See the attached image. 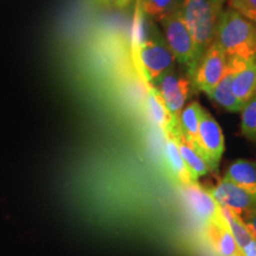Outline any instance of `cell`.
Here are the masks:
<instances>
[{
  "label": "cell",
  "instance_id": "ffe728a7",
  "mask_svg": "<svg viewBox=\"0 0 256 256\" xmlns=\"http://www.w3.org/2000/svg\"><path fill=\"white\" fill-rule=\"evenodd\" d=\"M179 8V0H144V11L147 16L162 20Z\"/></svg>",
  "mask_w": 256,
  "mask_h": 256
},
{
  "label": "cell",
  "instance_id": "7c38bea8",
  "mask_svg": "<svg viewBox=\"0 0 256 256\" xmlns=\"http://www.w3.org/2000/svg\"><path fill=\"white\" fill-rule=\"evenodd\" d=\"M165 164L168 168L170 176L174 178V180L183 186V185L198 183L192 178V176L188 171V166L185 165L180 153H179L177 142L171 134H165Z\"/></svg>",
  "mask_w": 256,
  "mask_h": 256
},
{
  "label": "cell",
  "instance_id": "7a4b0ae2",
  "mask_svg": "<svg viewBox=\"0 0 256 256\" xmlns=\"http://www.w3.org/2000/svg\"><path fill=\"white\" fill-rule=\"evenodd\" d=\"M223 2V0H183L179 4L180 17L194 40L198 62L215 38Z\"/></svg>",
  "mask_w": 256,
  "mask_h": 256
},
{
  "label": "cell",
  "instance_id": "5b68a950",
  "mask_svg": "<svg viewBox=\"0 0 256 256\" xmlns=\"http://www.w3.org/2000/svg\"><path fill=\"white\" fill-rule=\"evenodd\" d=\"M226 64H228L226 56L215 42H212L200 57L196 69L192 74V86L197 90L206 92L209 96L215 89L217 83L223 78Z\"/></svg>",
  "mask_w": 256,
  "mask_h": 256
},
{
  "label": "cell",
  "instance_id": "d4e9b609",
  "mask_svg": "<svg viewBox=\"0 0 256 256\" xmlns=\"http://www.w3.org/2000/svg\"><path fill=\"white\" fill-rule=\"evenodd\" d=\"M223 2H224V0H223Z\"/></svg>",
  "mask_w": 256,
  "mask_h": 256
},
{
  "label": "cell",
  "instance_id": "d6986e66",
  "mask_svg": "<svg viewBox=\"0 0 256 256\" xmlns=\"http://www.w3.org/2000/svg\"><path fill=\"white\" fill-rule=\"evenodd\" d=\"M241 133L247 139L256 142V92L241 110Z\"/></svg>",
  "mask_w": 256,
  "mask_h": 256
},
{
  "label": "cell",
  "instance_id": "2e32d148",
  "mask_svg": "<svg viewBox=\"0 0 256 256\" xmlns=\"http://www.w3.org/2000/svg\"><path fill=\"white\" fill-rule=\"evenodd\" d=\"M232 70L230 68L229 64H226V69L223 78L217 83V86L209 95V98H212L223 110L232 112V113H238V112L242 110L243 104L234 95L232 90Z\"/></svg>",
  "mask_w": 256,
  "mask_h": 256
},
{
  "label": "cell",
  "instance_id": "9c48e42d",
  "mask_svg": "<svg viewBox=\"0 0 256 256\" xmlns=\"http://www.w3.org/2000/svg\"><path fill=\"white\" fill-rule=\"evenodd\" d=\"M185 203L192 215L206 226V223L222 220L220 206L211 196L210 191L200 186L198 183H192L182 186Z\"/></svg>",
  "mask_w": 256,
  "mask_h": 256
},
{
  "label": "cell",
  "instance_id": "603a6c76",
  "mask_svg": "<svg viewBox=\"0 0 256 256\" xmlns=\"http://www.w3.org/2000/svg\"><path fill=\"white\" fill-rule=\"evenodd\" d=\"M243 256H256V240L252 238L247 244L241 249Z\"/></svg>",
  "mask_w": 256,
  "mask_h": 256
},
{
  "label": "cell",
  "instance_id": "44dd1931",
  "mask_svg": "<svg viewBox=\"0 0 256 256\" xmlns=\"http://www.w3.org/2000/svg\"><path fill=\"white\" fill-rule=\"evenodd\" d=\"M230 8L256 23V0H228Z\"/></svg>",
  "mask_w": 256,
  "mask_h": 256
},
{
  "label": "cell",
  "instance_id": "5bb4252c",
  "mask_svg": "<svg viewBox=\"0 0 256 256\" xmlns=\"http://www.w3.org/2000/svg\"><path fill=\"white\" fill-rule=\"evenodd\" d=\"M147 106H148V113L151 119L153 120V122L164 132V134L176 136V134L180 132L179 124L177 121H174V118L171 116L164 101L162 100L158 92L153 88L148 92Z\"/></svg>",
  "mask_w": 256,
  "mask_h": 256
},
{
  "label": "cell",
  "instance_id": "9a60e30c",
  "mask_svg": "<svg viewBox=\"0 0 256 256\" xmlns=\"http://www.w3.org/2000/svg\"><path fill=\"white\" fill-rule=\"evenodd\" d=\"M172 136L176 139L179 153H180L185 165L188 166L192 178L196 182H198V178L204 177V176L209 174L211 170L209 168V165H208V162H206V159H204L203 156L197 152V150L191 145V142L183 136L182 130L176 134V136Z\"/></svg>",
  "mask_w": 256,
  "mask_h": 256
},
{
  "label": "cell",
  "instance_id": "4fadbf2b",
  "mask_svg": "<svg viewBox=\"0 0 256 256\" xmlns=\"http://www.w3.org/2000/svg\"><path fill=\"white\" fill-rule=\"evenodd\" d=\"M223 178L236 186L256 194V162L252 160H235L228 166Z\"/></svg>",
  "mask_w": 256,
  "mask_h": 256
},
{
  "label": "cell",
  "instance_id": "cb8c5ba5",
  "mask_svg": "<svg viewBox=\"0 0 256 256\" xmlns=\"http://www.w3.org/2000/svg\"><path fill=\"white\" fill-rule=\"evenodd\" d=\"M102 2L108 6H112V8H124L126 6L130 5V0H101Z\"/></svg>",
  "mask_w": 256,
  "mask_h": 256
},
{
  "label": "cell",
  "instance_id": "277c9868",
  "mask_svg": "<svg viewBox=\"0 0 256 256\" xmlns=\"http://www.w3.org/2000/svg\"><path fill=\"white\" fill-rule=\"evenodd\" d=\"M150 82H151L152 88L164 101L171 116L178 122L179 115L185 107L188 94H190L192 86L190 76L188 74L184 75L183 72L174 68Z\"/></svg>",
  "mask_w": 256,
  "mask_h": 256
},
{
  "label": "cell",
  "instance_id": "7402d4cb",
  "mask_svg": "<svg viewBox=\"0 0 256 256\" xmlns=\"http://www.w3.org/2000/svg\"><path fill=\"white\" fill-rule=\"evenodd\" d=\"M242 220L246 223V226H248V229L250 230L252 238L256 240V210L246 214L244 216H242Z\"/></svg>",
  "mask_w": 256,
  "mask_h": 256
},
{
  "label": "cell",
  "instance_id": "e0dca14e",
  "mask_svg": "<svg viewBox=\"0 0 256 256\" xmlns=\"http://www.w3.org/2000/svg\"><path fill=\"white\" fill-rule=\"evenodd\" d=\"M202 108L203 107H200V104L197 101H192L183 108L178 119L179 128H180L182 133L191 142V145L197 150L198 153H200V151H198L197 134Z\"/></svg>",
  "mask_w": 256,
  "mask_h": 256
},
{
  "label": "cell",
  "instance_id": "6da1fadb",
  "mask_svg": "<svg viewBox=\"0 0 256 256\" xmlns=\"http://www.w3.org/2000/svg\"><path fill=\"white\" fill-rule=\"evenodd\" d=\"M214 42L226 58L250 60L256 56V25L235 10L222 12Z\"/></svg>",
  "mask_w": 256,
  "mask_h": 256
},
{
  "label": "cell",
  "instance_id": "30bf717a",
  "mask_svg": "<svg viewBox=\"0 0 256 256\" xmlns=\"http://www.w3.org/2000/svg\"><path fill=\"white\" fill-rule=\"evenodd\" d=\"M228 64L232 70V90L244 106L256 92V56L250 60L229 58Z\"/></svg>",
  "mask_w": 256,
  "mask_h": 256
},
{
  "label": "cell",
  "instance_id": "8fae6325",
  "mask_svg": "<svg viewBox=\"0 0 256 256\" xmlns=\"http://www.w3.org/2000/svg\"><path fill=\"white\" fill-rule=\"evenodd\" d=\"M206 235L217 256H243L224 220L206 224Z\"/></svg>",
  "mask_w": 256,
  "mask_h": 256
},
{
  "label": "cell",
  "instance_id": "52a82bcc",
  "mask_svg": "<svg viewBox=\"0 0 256 256\" xmlns=\"http://www.w3.org/2000/svg\"><path fill=\"white\" fill-rule=\"evenodd\" d=\"M198 151L206 159L212 172L218 170V164L224 153V136L222 128L209 112L202 108L197 134Z\"/></svg>",
  "mask_w": 256,
  "mask_h": 256
},
{
  "label": "cell",
  "instance_id": "ba28073f",
  "mask_svg": "<svg viewBox=\"0 0 256 256\" xmlns=\"http://www.w3.org/2000/svg\"><path fill=\"white\" fill-rule=\"evenodd\" d=\"M209 191L218 206L232 210L240 217L256 210V194L236 186L226 179L222 178Z\"/></svg>",
  "mask_w": 256,
  "mask_h": 256
},
{
  "label": "cell",
  "instance_id": "ac0fdd59",
  "mask_svg": "<svg viewBox=\"0 0 256 256\" xmlns=\"http://www.w3.org/2000/svg\"><path fill=\"white\" fill-rule=\"evenodd\" d=\"M220 210L222 218L224 220V222H226L230 232H232L234 240L238 243V248L242 249L252 238L250 230L248 229V226H246L244 222H243L242 217L236 215V214L232 212V210L220 206Z\"/></svg>",
  "mask_w": 256,
  "mask_h": 256
},
{
  "label": "cell",
  "instance_id": "3957f363",
  "mask_svg": "<svg viewBox=\"0 0 256 256\" xmlns=\"http://www.w3.org/2000/svg\"><path fill=\"white\" fill-rule=\"evenodd\" d=\"M160 23L164 28V38L170 50L174 54V60H178L184 66L188 75L191 78L192 74H194L198 64V60L194 40H192L186 25L180 17L179 8L171 14H168V17L162 18Z\"/></svg>",
  "mask_w": 256,
  "mask_h": 256
},
{
  "label": "cell",
  "instance_id": "8992f818",
  "mask_svg": "<svg viewBox=\"0 0 256 256\" xmlns=\"http://www.w3.org/2000/svg\"><path fill=\"white\" fill-rule=\"evenodd\" d=\"M139 56L148 81L174 68V54L156 28L152 30L150 37L142 43Z\"/></svg>",
  "mask_w": 256,
  "mask_h": 256
}]
</instances>
